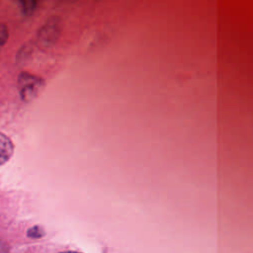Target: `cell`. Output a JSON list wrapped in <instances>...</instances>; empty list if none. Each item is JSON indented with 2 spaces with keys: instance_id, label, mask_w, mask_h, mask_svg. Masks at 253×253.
<instances>
[{
  "instance_id": "obj_2",
  "label": "cell",
  "mask_w": 253,
  "mask_h": 253,
  "mask_svg": "<svg viewBox=\"0 0 253 253\" xmlns=\"http://www.w3.org/2000/svg\"><path fill=\"white\" fill-rule=\"evenodd\" d=\"M44 81L36 75L23 72L18 77V90L24 102L33 101L42 90Z\"/></svg>"
},
{
  "instance_id": "obj_1",
  "label": "cell",
  "mask_w": 253,
  "mask_h": 253,
  "mask_svg": "<svg viewBox=\"0 0 253 253\" xmlns=\"http://www.w3.org/2000/svg\"><path fill=\"white\" fill-rule=\"evenodd\" d=\"M61 35V19L58 16L49 17L38 30L37 43L42 48L51 47Z\"/></svg>"
},
{
  "instance_id": "obj_5",
  "label": "cell",
  "mask_w": 253,
  "mask_h": 253,
  "mask_svg": "<svg viewBox=\"0 0 253 253\" xmlns=\"http://www.w3.org/2000/svg\"><path fill=\"white\" fill-rule=\"evenodd\" d=\"M45 234L43 228L40 225H34L32 227H30L27 231V236L29 238H33V239H40L42 237H43Z\"/></svg>"
},
{
  "instance_id": "obj_3",
  "label": "cell",
  "mask_w": 253,
  "mask_h": 253,
  "mask_svg": "<svg viewBox=\"0 0 253 253\" xmlns=\"http://www.w3.org/2000/svg\"><path fill=\"white\" fill-rule=\"evenodd\" d=\"M14 153V144L12 140L3 133H0V166L5 164Z\"/></svg>"
},
{
  "instance_id": "obj_6",
  "label": "cell",
  "mask_w": 253,
  "mask_h": 253,
  "mask_svg": "<svg viewBox=\"0 0 253 253\" xmlns=\"http://www.w3.org/2000/svg\"><path fill=\"white\" fill-rule=\"evenodd\" d=\"M9 38V31L5 24L0 23V47L3 46Z\"/></svg>"
},
{
  "instance_id": "obj_7",
  "label": "cell",
  "mask_w": 253,
  "mask_h": 253,
  "mask_svg": "<svg viewBox=\"0 0 253 253\" xmlns=\"http://www.w3.org/2000/svg\"><path fill=\"white\" fill-rule=\"evenodd\" d=\"M0 246H1V245H0ZM0 250H1V249H0Z\"/></svg>"
},
{
  "instance_id": "obj_4",
  "label": "cell",
  "mask_w": 253,
  "mask_h": 253,
  "mask_svg": "<svg viewBox=\"0 0 253 253\" xmlns=\"http://www.w3.org/2000/svg\"><path fill=\"white\" fill-rule=\"evenodd\" d=\"M22 9V13L25 16H31L36 11L39 0H18Z\"/></svg>"
}]
</instances>
